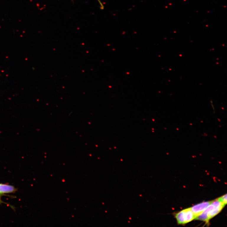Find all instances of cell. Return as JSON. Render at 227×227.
<instances>
[{
    "label": "cell",
    "mask_w": 227,
    "mask_h": 227,
    "mask_svg": "<svg viewBox=\"0 0 227 227\" xmlns=\"http://www.w3.org/2000/svg\"><path fill=\"white\" fill-rule=\"evenodd\" d=\"M212 201L203 202L191 208L195 218L211 204Z\"/></svg>",
    "instance_id": "cell-2"
},
{
    "label": "cell",
    "mask_w": 227,
    "mask_h": 227,
    "mask_svg": "<svg viewBox=\"0 0 227 227\" xmlns=\"http://www.w3.org/2000/svg\"><path fill=\"white\" fill-rule=\"evenodd\" d=\"M97 1H98L99 2V3L100 4V9H101V10H103V9L104 8V7L101 1H100V0H97Z\"/></svg>",
    "instance_id": "cell-6"
},
{
    "label": "cell",
    "mask_w": 227,
    "mask_h": 227,
    "mask_svg": "<svg viewBox=\"0 0 227 227\" xmlns=\"http://www.w3.org/2000/svg\"><path fill=\"white\" fill-rule=\"evenodd\" d=\"M222 204L225 206L227 204V194L222 196L218 199H217Z\"/></svg>",
    "instance_id": "cell-5"
},
{
    "label": "cell",
    "mask_w": 227,
    "mask_h": 227,
    "mask_svg": "<svg viewBox=\"0 0 227 227\" xmlns=\"http://www.w3.org/2000/svg\"><path fill=\"white\" fill-rule=\"evenodd\" d=\"M17 191V189L11 185L0 184V194L15 193Z\"/></svg>",
    "instance_id": "cell-4"
},
{
    "label": "cell",
    "mask_w": 227,
    "mask_h": 227,
    "mask_svg": "<svg viewBox=\"0 0 227 227\" xmlns=\"http://www.w3.org/2000/svg\"><path fill=\"white\" fill-rule=\"evenodd\" d=\"M182 211L183 218L184 224L195 219V216L192 211L191 208H187Z\"/></svg>",
    "instance_id": "cell-3"
},
{
    "label": "cell",
    "mask_w": 227,
    "mask_h": 227,
    "mask_svg": "<svg viewBox=\"0 0 227 227\" xmlns=\"http://www.w3.org/2000/svg\"><path fill=\"white\" fill-rule=\"evenodd\" d=\"M2 196V194H0V204H1L2 203H5V202H4L1 200V197Z\"/></svg>",
    "instance_id": "cell-7"
},
{
    "label": "cell",
    "mask_w": 227,
    "mask_h": 227,
    "mask_svg": "<svg viewBox=\"0 0 227 227\" xmlns=\"http://www.w3.org/2000/svg\"><path fill=\"white\" fill-rule=\"evenodd\" d=\"M225 206L220 202L217 199L212 201L211 204L202 213L208 217V221L219 213Z\"/></svg>",
    "instance_id": "cell-1"
}]
</instances>
